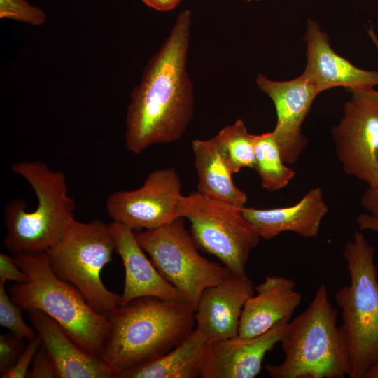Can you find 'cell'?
<instances>
[{"mask_svg":"<svg viewBox=\"0 0 378 378\" xmlns=\"http://www.w3.org/2000/svg\"><path fill=\"white\" fill-rule=\"evenodd\" d=\"M190 27L191 13L185 10L131 92L125 146L132 153L178 140L192 118L194 87L187 66Z\"/></svg>","mask_w":378,"mask_h":378,"instance_id":"obj_1","label":"cell"},{"mask_svg":"<svg viewBox=\"0 0 378 378\" xmlns=\"http://www.w3.org/2000/svg\"><path fill=\"white\" fill-rule=\"evenodd\" d=\"M195 311L183 301L142 297L118 306L101 358L120 378L169 352L195 328Z\"/></svg>","mask_w":378,"mask_h":378,"instance_id":"obj_2","label":"cell"},{"mask_svg":"<svg viewBox=\"0 0 378 378\" xmlns=\"http://www.w3.org/2000/svg\"><path fill=\"white\" fill-rule=\"evenodd\" d=\"M324 284L296 318L290 320L281 341L284 360L264 368L272 378H343L349 370L344 331Z\"/></svg>","mask_w":378,"mask_h":378,"instance_id":"obj_3","label":"cell"},{"mask_svg":"<svg viewBox=\"0 0 378 378\" xmlns=\"http://www.w3.org/2000/svg\"><path fill=\"white\" fill-rule=\"evenodd\" d=\"M13 258L29 279L9 287L12 300L21 309L43 312L81 348L101 357L110 328L107 316L93 309L74 286L54 273L45 252L18 253Z\"/></svg>","mask_w":378,"mask_h":378,"instance_id":"obj_4","label":"cell"},{"mask_svg":"<svg viewBox=\"0 0 378 378\" xmlns=\"http://www.w3.org/2000/svg\"><path fill=\"white\" fill-rule=\"evenodd\" d=\"M11 169L31 186L37 206L29 211L22 200L8 202L4 209V246L14 255L46 252L75 219L76 204L68 193L65 174L50 169L43 161H19Z\"/></svg>","mask_w":378,"mask_h":378,"instance_id":"obj_5","label":"cell"},{"mask_svg":"<svg viewBox=\"0 0 378 378\" xmlns=\"http://www.w3.org/2000/svg\"><path fill=\"white\" fill-rule=\"evenodd\" d=\"M374 248L356 232L345 244L350 283L335 293L349 351L350 378H365L378 364V272Z\"/></svg>","mask_w":378,"mask_h":378,"instance_id":"obj_6","label":"cell"},{"mask_svg":"<svg viewBox=\"0 0 378 378\" xmlns=\"http://www.w3.org/2000/svg\"><path fill=\"white\" fill-rule=\"evenodd\" d=\"M114 251L109 223L98 218L88 222L75 218L45 253L54 273L74 286L93 309L107 316L120 302V295L106 288L101 279V272Z\"/></svg>","mask_w":378,"mask_h":378,"instance_id":"obj_7","label":"cell"},{"mask_svg":"<svg viewBox=\"0 0 378 378\" xmlns=\"http://www.w3.org/2000/svg\"><path fill=\"white\" fill-rule=\"evenodd\" d=\"M135 235L160 274L195 311L204 290L218 284L232 273L225 265L209 261L198 253L183 217Z\"/></svg>","mask_w":378,"mask_h":378,"instance_id":"obj_8","label":"cell"},{"mask_svg":"<svg viewBox=\"0 0 378 378\" xmlns=\"http://www.w3.org/2000/svg\"><path fill=\"white\" fill-rule=\"evenodd\" d=\"M178 211L190 220L198 248L216 256L232 273L246 272L250 253L260 237L242 208L193 191L181 197Z\"/></svg>","mask_w":378,"mask_h":378,"instance_id":"obj_9","label":"cell"},{"mask_svg":"<svg viewBox=\"0 0 378 378\" xmlns=\"http://www.w3.org/2000/svg\"><path fill=\"white\" fill-rule=\"evenodd\" d=\"M181 186L175 168L153 171L139 188L111 193L106 201V212L113 221L133 230L162 227L181 217L178 211Z\"/></svg>","mask_w":378,"mask_h":378,"instance_id":"obj_10","label":"cell"},{"mask_svg":"<svg viewBox=\"0 0 378 378\" xmlns=\"http://www.w3.org/2000/svg\"><path fill=\"white\" fill-rule=\"evenodd\" d=\"M335 151L346 174L378 183V108L351 95L332 130Z\"/></svg>","mask_w":378,"mask_h":378,"instance_id":"obj_11","label":"cell"},{"mask_svg":"<svg viewBox=\"0 0 378 378\" xmlns=\"http://www.w3.org/2000/svg\"><path fill=\"white\" fill-rule=\"evenodd\" d=\"M255 83L274 103L277 119L272 132L284 162L293 164L307 145L302 125L320 92L302 74L286 81L272 80L258 74Z\"/></svg>","mask_w":378,"mask_h":378,"instance_id":"obj_12","label":"cell"},{"mask_svg":"<svg viewBox=\"0 0 378 378\" xmlns=\"http://www.w3.org/2000/svg\"><path fill=\"white\" fill-rule=\"evenodd\" d=\"M288 322H281L253 337L239 336L209 342L201 367L202 378H254L264 358L281 342Z\"/></svg>","mask_w":378,"mask_h":378,"instance_id":"obj_13","label":"cell"},{"mask_svg":"<svg viewBox=\"0 0 378 378\" xmlns=\"http://www.w3.org/2000/svg\"><path fill=\"white\" fill-rule=\"evenodd\" d=\"M304 41L307 63L302 74L319 92L338 87L351 90H368L378 85V71L360 69L335 52L330 36L319 24L308 19Z\"/></svg>","mask_w":378,"mask_h":378,"instance_id":"obj_14","label":"cell"},{"mask_svg":"<svg viewBox=\"0 0 378 378\" xmlns=\"http://www.w3.org/2000/svg\"><path fill=\"white\" fill-rule=\"evenodd\" d=\"M254 291L246 272L231 273L222 282L206 288L195 309V329L208 343L237 337L244 305Z\"/></svg>","mask_w":378,"mask_h":378,"instance_id":"obj_15","label":"cell"},{"mask_svg":"<svg viewBox=\"0 0 378 378\" xmlns=\"http://www.w3.org/2000/svg\"><path fill=\"white\" fill-rule=\"evenodd\" d=\"M115 251L125 269V282L120 305L142 297L183 301L182 295L160 274L139 244L133 230L121 223H109Z\"/></svg>","mask_w":378,"mask_h":378,"instance_id":"obj_16","label":"cell"},{"mask_svg":"<svg viewBox=\"0 0 378 378\" xmlns=\"http://www.w3.org/2000/svg\"><path fill=\"white\" fill-rule=\"evenodd\" d=\"M31 325L56 368L57 378H115L103 359L75 342L54 319L43 312H27Z\"/></svg>","mask_w":378,"mask_h":378,"instance_id":"obj_17","label":"cell"},{"mask_svg":"<svg viewBox=\"0 0 378 378\" xmlns=\"http://www.w3.org/2000/svg\"><path fill=\"white\" fill-rule=\"evenodd\" d=\"M255 295L243 307L238 336L253 337L263 334L281 322H289L301 303L302 295L294 281L283 276L271 275L255 286Z\"/></svg>","mask_w":378,"mask_h":378,"instance_id":"obj_18","label":"cell"},{"mask_svg":"<svg viewBox=\"0 0 378 378\" xmlns=\"http://www.w3.org/2000/svg\"><path fill=\"white\" fill-rule=\"evenodd\" d=\"M328 209L322 190L314 188L291 206L266 209L244 206L242 211L260 237L270 240L283 232L307 238L316 237Z\"/></svg>","mask_w":378,"mask_h":378,"instance_id":"obj_19","label":"cell"},{"mask_svg":"<svg viewBox=\"0 0 378 378\" xmlns=\"http://www.w3.org/2000/svg\"><path fill=\"white\" fill-rule=\"evenodd\" d=\"M191 148L198 176L197 191L209 198L246 206L247 195L234 184L215 137L194 139Z\"/></svg>","mask_w":378,"mask_h":378,"instance_id":"obj_20","label":"cell"},{"mask_svg":"<svg viewBox=\"0 0 378 378\" xmlns=\"http://www.w3.org/2000/svg\"><path fill=\"white\" fill-rule=\"evenodd\" d=\"M207 342L195 328L176 347L164 355L135 368L120 378H196Z\"/></svg>","mask_w":378,"mask_h":378,"instance_id":"obj_21","label":"cell"},{"mask_svg":"<svg viewBox=\"0 0 378 378\" xmlns=\"http://www.w3.org/2000/svg\"><path fill=\"white\" fill-rule=\"evenodd\" d=\"M255 155V169L263 188L276 191L285 188L295 175L286 165L273 132L253 134Z\"/></svg>","mask_w":378,"mask_h":378,"instance_id":"obj_22","label":"cell"},{"mask_svg":"<svg viewBox=\"0 0 378 378\" xmlns=\"http://www.w3.org/2000/svg\"><path fill=\"white\" fill-rule=\"evenodd\" d=\"M225 163L233 174L241 169H255L253 134H249L244 122L237 119L222 128L214 136Z\"/></svg>","mask_w":378,"mask_h":378,"instance_id":"obj_23","label":"cell"},{"mask_svg":"<svg viewBox=\"0 0 378 378\" xmlns=\"http://www.w3.org/2000/svg\"><path fill=\"white\" fill-rule=\"evenodd\" d=\"M6 283L0 282V325L10 332L27 340H31L37 335L23 319L20 307L12 300L6 290Z\"/></svg>","mask_w":378,"mask_h":378,"instance_id":"obj_24","label":"cell"},{"mask_svg":"<svg viewBox=\"0 0 378 378\" xmlns=\"http://www.w3.org/2000/svg\"><path fill=\"white\" fill-rule=\"evenodd\" d=\"M0 18L40 26L46 22L47 15L26 0H0Z\"/></svg>","mask_w":378,"mask_h":378,"instance_id":"obj_25","label":"cell"},{"mask_svg":"<svg viewBox=\"0 0 378 378\" xmlns=\"http://www.w3.org/2000/svg\"><path fill=\"white\" fill-rule=\"evenodd\" d=\"M12 332L0 335V375L15 365L27 344Z\"/></svg>","mask_w":378,"mask_h":378,"instance_id":"obj_26","label":"cell"},{"mask_svg":"<svg viewBox=\"0 0 378 378\" xmlns=\"http://www.w3.org/2000/svg\"><path fill=\"white\" fill-rule=\"evenodd\" d=\"M41 345V341L38 335L29 340L15 365L1 374L0 377L1 378L27 377L29 366H31L33 358Z\"/></svg>","mask_w":378,"mask_h":378,"instance_id":"obj_27","label":"cell"},{"mask_svg":"<svg viewBox=\"0 0 378 378\" xmlns=\"http://www.w3.org/2000/svg\"><path fill=\"white\" fill-rule=\"evenodd\" d=\"M27 377L28 378H55V366L46 349L41 344L36 351Z\"/></svg>","mask_w":378,"mask_h":378,"instance_id":"obj_28","label":"cell"},{"mask_svg":"<svg viewBox=\"0 0 378 378\" xmlns=\"http://www.w3.org/2000/svg\"><path fill=\"white\" fill-rule=\"evenodd\" d=\"M29 279L27 274L15 262L13 255L4 253L0 254V282L12 281L15 283H25Z\"/></svg>","mask_w":378,"mask_h":378,"instance_id":"obj_29","label":"cell"},{"mask_svg":"<svg viewBox=\"0 0 378 378\" xmlns=\"http://www.w3.org/2000/svg\"><path fill=\"white\" fill-rule=\"evenodd\" d=\"M360 202L369 214L378 219V183L368 186L361 197Z\"/></svg>","mask_w":378,"mask_h":378,"instance_id":"obj_30","label":"cell"},{"mask_svg":"<svg viewBox=\"0 0 378 378\" xmlns=\"http://www.w3.org/2000/svg\"><path fill=\"white\" fill-rule=\"evenodd\" d=\"M368 33L378 50V38L372 28L368 29ZM351 95L358 97L372 106L378 108V91L374 89L368 90H351Z\"/></svg>","mask_w":378,"mask_h":378,"instance_id":"obj_31","label":"cell"},{"mask_svg":"<svg viewBox=\"0 0 378 378\" xmlns=\"http://www.w3.org/2000/svg\"><path fill=\"white\" fill-rule=\"evenodd\" d=\"M147 6L160 12H168L174 9L181 0H141Z\"/></svg>","mask_w":378,"mask_h":378,"instance_id":"obj_32","label":"cell"},{"mask_svg":"<svg viewBox=\"0 0 378 378\" xmlns=\"http://www.w3.org/2000/svg\"><path fill=\"white\" fill-rule=\"evenodd\" d=\"M356 223L360 230H372L378 232V219L369 214L358 216Z\"/></svg>","mask_w":378,"mask_h":378,"instance_id":"obj_33","label":"cell"},{"mask_svg":"<svg viewBox=\"0 0 378 378\" xmlns=\"http://www.w3.org/2000/svg\"><path fill=\"white\" fill-rule=\"evenodd\" d=\"M365 378H378V364L367 372Z\"/></svg>","mask_w":378,"mask_h":378,"instance_id":"obj_34","label":"cell"},{"mask_svg":"<svg viewBox=\"0 0 378 378\" xmlns=\"http://www.w3.org/2000/svg\"><path fill=\"white\" fill-rule=\"evenodd\" d=\"M247 1H253V0H246ZM255 1H260V0H255Z\"/></svg>","mask_w":378,"mask_h":378,"instance_id":"obj_35","label":"cell"}]
</instances>
